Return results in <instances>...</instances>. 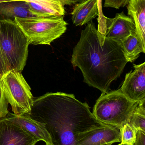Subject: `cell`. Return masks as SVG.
<instances>
[{
    "instance_id": "1",
    "label": "cell",
    "mask_w": 145,
    "mask_h": 145,
    "mask_svg": "<svg viewBox=\"0 0 145 145\" xmlns=\"http://www.w3.org/2000/svg\"><path fill=\"white\" fill-rule=\"evenodd\" d=\"M71 63L73 67L81 70L86 83L104 94L128 62L121 42L105 37L92 20L81 31L80 40L73 49Z\"/></svg>"
},
{
    "instance_id": "2",
    "label": "cell",
    "mask_w": 145,
    "mask_h": 145,
    "mask_svg": "<svg viewBox=\"0 0 145 145\" xmlns=\"http://www.w3.org/2000/svg\"><path fill=\"white\" fill-rule=\"evenodd\" d=\"M29 116L45 123L53 143L57 145H74L77 134L106 125L96 119L87 103L62 92L47 93L33 99Z\"/></svg>"
},
{
    "instance_id": "3",
    "label": "cell",
    "mask_w": 145,
    "mask_h": 145,
    "mask_svg": "<svg viewBox=\"0 0 145 145\" xmlns=\"http://www.w3.org/2000/svg\"><path fill=\"white\" fill-rule=\"evenodd\" d=\"M30 44L15 21L0 20V48L8 71L22 72L26 64Z\"/></svg>"
},
{
    "instance_id": "4",
    "label": "cell",
    "mask_w": 145,
    "mask_h": 145,
    "mask_svg": "<svg viewBox=\"0 0 145 145\" xmlns=\"http://www.w3.org/2000/svg\"><path fill=\"white\" fill-rule=\"evenodd\" d=\"M138 103L130 100L118 89L101 94L92 113L100 122L120 130L125 124L129 123Z\"/></svg>"
},
{
    "instance_id": "5",
    "label": "cell",
    "mask_w": 145,
    "mask_h": 145,
    "mask_svg": "<svg viewBox=\"0 0 145 145\" xmlns=\"http://www.w3.org/2000/svg\"><path fill=\"white\" fill-rule=\"evenodd\" d=\"M14 21L33 45H50L67 29L64 16L15 18Z\"/></svg>"
},
{
    "instance_id": "6",
    "label": "cell",
    "mask_w": 145,
    "mask_h": 145,
    "mask_svg": "<svg viewBox=\"0 0 145 145\" xmlns=\"http://www.w3.org/2000/svg\"><path fill=\"white\" fill-rule=\"evenodd\" d=\"M21 72L12 70L4 75L1 79L3 92L14 114L30 115L34 99Z\"/></svg>"
},
{
    "instance_id": "7",
    "label": "cell",
    "mask_w": 145,
    "mask_h": 145,
    "mask_svg": "<svg viewBox=\"0 0 145 145\" xmlns=\"http://www.w3.org/2000/svg\"><path fill=\"white\" fill-rule=\"evenodd\" d=\"M120 129L108 125L94 128L77 134L74 145H102L120 143Z\"/></svg>"
},
{
    "instance_id": "8",
    "label": "cell",
    "mask_w": 145,
    "mask_h": 145,
    "mask_svg": "<svg viewBox=\"0 0 145 145\" xmlns=\"http://www.w3.org/2000/svg\"><path fill=\"white\" fill-rule=\"evenodd\" d=\"M134 65V71L126 74L119 89L130 100L140 102L145 101V63Z\"/></svg>"
},
{
    "instance_id": "9",
    "label": "cell",
    "mask_w": 145,
    "mask_h": 145,
    "mask_svg": "<svg viewBox=\"0 0 145 145\" xmlns=\"http://www.w3.org/2000/svg\"><path fill=\"white\" fill-rule=\"evenodd\" d=\"M104 18V30L102 34L106 38L121 42L132 33L136 32L133 20L123 12L117 13L114 18Z\"/></svg>"
},
{
    "instance_id": "10",
    "label": "cell",
    "mask_w": 145,
    "mask_h": 145,
    "mask_svg": "<svg viewBox=\"0 0 145 145\" xmlns=\"http://www.w3.org/2000/svg\"><path fill=\"white\" fill-rule=\"evenodd\" d=\"M38 141L18 125L0 119V145H35Z\"/></svg>"
},
{
    "instance_id": "11",
    "label": "cell",
    "mask_w": 145,
    "mask_h": 145,
    "mask_svg": "<svg viewBox=\"0 0 145 145\" xmlns=\"http://www.w3.org/2000/svg\"><path fill=\"white\" fill-rule=\"evenodd\" d=\"M5 118L30 133L37 141H43L46 145L54 144L45 123L33 119L28 114L16 115L9 112Z\"/></svg>"
},
{
    "instance_id": "12",
    "label": "cell",
    "mask_w": 145,
    "mask_h": 145,
    "mask_svg": "<svg viewBox=\"0 0 145 145\" xmlns=\"http://www.w3.org/2000/svg\"><path fill=\"white\" fill-rule=\"evenodd\" d=\"M99 0H85L75 4L72 19L75 26H82L99 14Z\"/></svg>"
},
{
    "instance_id": "13",
    "label": "cell",
    "mask_w": 145,
    "mask_h": 145,
    "mask_svg": "<svg viewBox=\"0 0 145 145\" xmlns=\"http://www.w3.org/2000/svg\"><path fill=\"white\" fill-rule=\"evenodd\" d=\"M39 17L31 11L26 2L15 0L0 2V20L14 21L15 18Z\"/></svg>"
},
{
    "instance_id": "14",
    "label": "cell",
    "mask_w": 145,
    "mask_h": 145,
    "mask_svg": "<svg viewBox=\"0 0 145 145\" xmlns=\"http://www.w3.org/2000/svg\"><path fill=\"white\" fill-rule=\"evenodd\" d=\"M127 9L135 24L137 35L145 48V0H130Z\"/></svg>"
},
{
    "instance_id": "15",
    "label": "cell",
    "mask_w": 145,
    "mask_h": 145,
    "mask_svg": "<svg viewBox=\"0 0 145 145\" xmlns=\"http://www.w3.org/2000/svg\"><path fill=\"white\" fill-rule=\"evenodd\" d=\"M121 42L128 62H133L138 57L140 54L145 53V48L136 32L132 33Z\"/></svg>"
},
{
    "instance_id": "16",
    "label": "cell",
    "mask_w": 145,
    "mask_h": 145,
    "mask_svg": "<svg viewBox=\"0 0 145 145\" xmlns=\"http://www.w3.org/2000/svg\"><path fill=\"white\" fill-rule=\"evenodd\" d=\"M38 4L48 9L55 16H64V6L60 0H18Z\"/></svg>"
},
{
    "instance_id": "17",
    "label": "cell",
    "mask_w": 145,
    "mask_h": 145,
    "mask_svg": "<svg viewBox=\"0 0 145 145\" xmlns=\"http://www.w3.org/2000/svg\"><path fill=\"white\" fill-rule=\"evenodd\" d=\"M145 101L139 102L132 114L129 124L136 129L145 132Z\"/></svg>"
},
{
    "instance_id": "18",
    "label": "cell",
    "mask_w": 145,
    "mask_h": 145,
    "mask_svg": "<svg viewBox=\"0 0 145 145\" xmlns=\"http://www.w3.org/2000/svg\"><path fill=\"white\" fill-rule=\"evenodd\" d=\"M121 142L119 145H134L138 131L129 123L125 124L120 129Z\"/></svg>"
},
{
    "instance_id": "19",
    "label": "cell",
    "mask_w": 145,
    "mask_h": 145,
    "mask_svg": "<svg viewBox=\"0 0 145 145\" xmlns=\"http://www.w3.org/2000/svg\"><path fill=\"white\" fill-rule=\"evenodd\" d=\"M9 103L3 92L2 82L0 81V119L6 117L9 113L8 110Z\"/></svg>"
},
{
    "instance_id": "20",
    "label": "cell",
    "mask_w": 145,
    "mask_h": 145,
    "mask_svg": "<svg viewBox=\"0 0 145 145\" xmlns=\"http://www.w3.org/2000/svg\"><path fill=\"white\" fill-rule=\"evenodd\" d=\"M130 0H104V7L119 9L127 5Z\"/></svg>"
},
{
    "instance_id": "21",
    "label": "cell",
    "mask_w": 145,
    "mask_h": 145,
    "mask_svg": "<svg viewBox=\"0 0 145 145\" xmlns=\"http://www.w3.org/2000/svg\"><path fill=\"white\" fill-rule=\"evenodd\" d=\"M8 72V71L7 68L5 63L0 48V81L1 80L4 75Z\"/></svg>"
},
{
    "instance_id": "22",
    "label": "cell",
    "mask_w": 145,
    "mask_h": 145,
    "mask_svg": "<svg viewBox=\"0 0 145 145\" xmlns=\"http://www.w3.org/2000/svg\"><path fill=\"white\" fill-rule=\"evenodd\" d=\"M134 145H145V132L139 130L137 133L136 141Z\"/></svg>"
},
{
    "instance_id": "23",
    "label": "cell",
    "mask_w": 145,
    "mask_h": 145,
    "mask_svg": "<svg viewBox=\"0 0 145 145\" xmlns=\"http://www.w3.org/2000/svg\"><path fill=\"white\" fill-rule=\"evenodd\" d=\"M62 2L64 6L65 5H68V6H71V5L76 4L80 2L85 0H60Z\"/></svg>"
},
{
    "instance_id": "24",
    "label": "cell",
    "mask_w": 145,
    "mask_h": 145,
    "mask_svg": "<svg viewBox=\"0 0 145 145\" xmlns=\"http://www.w3.org/2000/svg\"><path fill=\"white\" fill-rule=\"evenodd\" d=\"M15 0H0V2H3L10 1H13Z\"/></svg>"
},
{
    "instance_id": "25",
    "label": "cell",
    "mask_w": 145,
    "mask_h": 145,
    "mask_svg": "<svg viewBox=\"0 0 145 145\" xmlns=\"http://www.w3.org/2000/svg\"><path fill=\"white\" fill-rule=\"evenodd\" d=\"M102 145H112V144H106Z\"/></svg>"
},
{
    "instance_id": "26",
    "label": "cell",
    "mask_w": 145,
    "mask_h": 145,
    "mask_svg": "<svg viewBox=\"0 0 145 145\" xmlns=\"http://www.w3.org/2000/svg\"><path fill=\"white\" fill-rule=\"evenodd\" d=\"M57 145L52 144V145Z\"/></svg>"
},
{
    "instance_id": "27",
    "label": "cell",
    "mask_w": 145,
    "mask_h": 145,
    "mask_svg": "<svg viewBox=\"0 0 145 145\" xmlns=\"http://www.w3.org/2000/svg\"><path fill=\"white\" fill-rule=\"evenodd\" d=\"M117 145H119V144Z\"/></svg>"
}]
</instances>
